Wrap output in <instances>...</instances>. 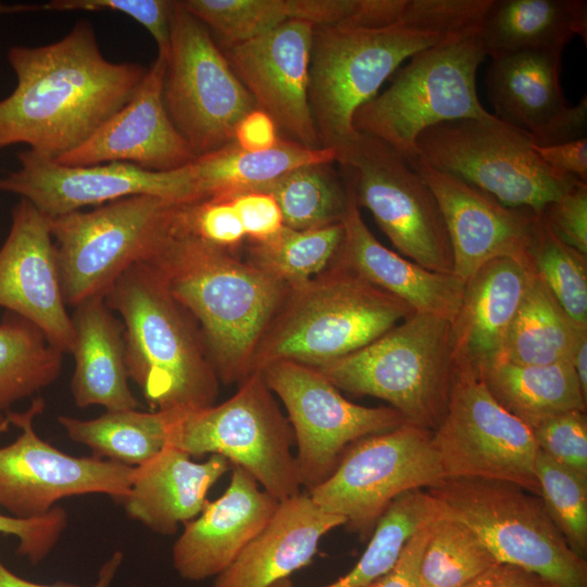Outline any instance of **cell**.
Segmentation results:
<instances>
[{
    "mask_svg": "<svg viewBox=\"0 0 587 587\" xmlns=\"http://www.w3.org/2000/svg\"><path fill=\"white\" fill-rule=\"evenodd\" d=\"M8 61L16 86L0 100V149L25 143L54 160L120 111L148 71L108 60L86 20L55 42L10 47Z\"/></svg>",
    "mask_w": 587,
    "mask_h": 587,
    "instance_id": "obj_1",
    "label": "cell"
},
{
    "mask_svg": "<svg viewBox=\"0 0 587 587\" xmlns=\"http://www.w3.org/2000/svg\"><path fill=\"white\" fill-rule=\"evenodd\" d=\"M197 322L218 380L241 383L289 287L230 250L176 232L146 261Z\"/></svg>",
    "mask_w": 587,
    "mask_h": 587,
    "instance_id": "obj_2",
    "label": "cell"
},
{
    "mask_svg": "<svg viewBox=\"0 0 587 587\" xmlns=\"http://www.w3.org/2000/svg\"><path fill=\"white\" fill-rule=\"evenodd\" d=\"M104 301L122 319L127 374L151 411H188L215 403L220 380L200 328L149 263L125 271Z\"/></svg>",
    "mask_w": 587,
    "mask_h": 587,
    "instance_id": "obj_3",
    "label": "cell"
},
{
    "mask_svg": "<svg viewBox=\"0 0 587 587\" xmlns=\"http://www.w3.org/2000/svg\"><path fill=\"white\" fill-rule=\"evenodd\" d=\"M415 312L335 262L290 288L259 342L251 373L276 361L316 367L372 342Z\"/></svg>",
    "mask_w": 587,
    "mask_h": 587,
    "instance_id": "obj_4",
    "label": "cell"
},
{
    "mask_svg": "<svg viewBox=\"0 0 587 587\" xmlns=\"http://www.w3.org/2000/svg\"><path fill=\"white\" fill-rule=\"evenodd\" d=\"M451 321L414 313L363 348L313 367L336 388L390 404L409 424H441L457 372Z\"/></svg>",
    "mask_w": 587,
    "mask_h": 587,
    "instance_id": "obj_5",
    "label": "cell"
},
{
    "mask_svg": "<svg viewBox=\"0 0 587 587\" xmlns=\"http://www.w3.org/2000/svg\"><path fill=\"white\" fill-rule=\"evenodd\" d=\"M477 34L450 36L413 54L391 75L389 87L355 112V132L385 142L412 163L425 129L490 117L476 89L477 70L486 58Z\"/></svg>",
    "mask_w": 587,
    "mask_h": 587,
    "instance_id": "obj_6",
    "label": "cell"
},
{
    "mask_svg": "<svg viewBox=\"0 0 587 587\" xmlns=\"http://www.w3.org/2000/svg\"><path fill=\"white\" fill-rule=\"evenodd\" d=\"M426 491L441 516L469 527L499 563L521 566L558 587H587L586 559L569 547L539 496L479 477H444Z\"/></svg>",
    "mask_w": 587,
    "mask_h": 587,
    "instance_id": "obj_7",
    "label": "cell"
},
{
    "mask_svg": "<svg viewBox=\"0 0 587 587\" xmlns=\"http://www.w3.org/2000/svg\"><path fill=\"white\" fill-rule=\"evenodd\" d=\"M446 38L400 23L314 28L308 95L320 148L337 152L348 147L359 135L355 112L404 60Z\"/></svg>",
    "mask_w": 587,
    "mask_h": 587,
    "instance_id": "obj_8",
    "label": "cell"
},
{
    "mask_svg": "<svg viewBox=\"0 0 587 587\" xmlns=\"http://www.w3.org/2000/svg\"><path fill=\"white\" fill-rule=\"evenodd\" d=\"M294 441L291 425L261 372L220 404L168 412L167 446L190 457L223 455L278 501L301 494Z\"/></svg>",
    "mask_w": 587,
    "mask_h": 587,
    "instance_id": "obj_9",
    "label": "cell"
},
{
    "mask_svg": "<svg viewBox=\"0 0 587 587\" xmlns=\"http://www.w3.org/2000/svg\"><path fill=\"white\" fill-rule=\"evenodd\" d=\"M177 202L139 195L50 218L66 305L103 296L173 232Z\"/></svg>",
    "mask_w": 587,
    "mask_h": 587,
    "instance_id": "obj_10",
    "label": "cell"
},
{
    "mask_svg": "<svg viewBox=\"0 0 587 587\" xmlns=\"http://www.w3.org/2000/svg\"><path fill=\"white\" fill-rule=\"evenodd\" d=\"M417 158L510 208L540 213L577 180L551 170L522 130L492 114L445 122L416 139Z\"/></svg>",
    "mask_w": 587,
    "mask_h": 587,
    "instance_id": "obj_11",
    "label": "cell"
},
{
    "mask_svg": "<svg viewBox=\"0 0 587 587\" xmlns=\"http://www.w3.org/2000/svg\"><path fill=\"white\" fill-rule=\"evenodd\" d=\"M166 112L196 157L234 141L255 109L209 28L174 1L162 90Z\"/></svg>",
    "mask_w": 587,
    "mask_h": 587,
    "instance_id": "obj_12",
    "label": "cell"
},
{
    "mask_svg": "<svg viewBox=\"0 0 587 587\" xmlns=\"http://www.w3.org/2000/svg\"><path fill=\"white\" fill-rule=\"evenodd\" d=\"M358 207L367 209L407 259L442 274L453 255L437 200L422 176L392 148L366 135L336 152Z\"/></svg>",
    "mask_w": 587,
    "mask_h": 587,
    "instance_id": "obj_13",
    "label": "cell"
},
{
    "mask_svg": "<svg viewBox=\"0 0 587 587\" xmlns=\"http://www.w3.org/2000/svg\"><path fill=\"white\" fill-rule=\"evenodd\" d=\"M432 432L403 423L350 445L333 473L308 491L322 509L345 519L361 537L371 535L400 495L444 478Z\"/></svg>",
    "mask_w": 587,
    "mask_h": 587,
    "instance_id": "obj_14",
    "label": "cell"
},
{
    "mask_svg": "<svg viewBox=\"0 0 587 587\" xmlns=\"http://www.w3.org/2000/svg\"><path fill=\"white\" fill-rule=\"evenodd\" d=\"M432 445L444 477L503 480L539 495V450L532 429L502 408L464 364L458 363L448 409Z\"/></svg>",
    "mask_w": 587,
    "mask_h": 587,
    "instance_id": "obj_15",
    "label": "cell"
},
{
    "mask_svg": "<svg viewBox=\"0 0 587 587\" xmlns=\"http://www.w3.org/2000/svg\"><path fill=\"white\" fill-rule=\"evenodd\" d=\"M260 372L287 410L297 445L300 485L308 491L333 473L350 445L407 423L390 407L371 408L347 400L311 366L276 361Z\"/></svg>",
    "mask_w": 587,
    "mask_h": 587,
    "instance_id": "obj_16",
    "label": "cell"
},
{
    "mask_svg": "<svg viewBox=\"0 0 587 587\" xmlns=\"http://www.w3.org/2000/svg\"><path fill=\"white\" fill-rule=\"evenodd\" d=\"M45 409L41 397L24 412L7 417L18 428L14 441L0 447V508L32 519L49 513L59 500L91 494L123 500L134 467L97 457H73L43 440L34 420Z\"/></svg>",
    "mask_w": 587,
    "mask_h": 587,
    "instance_id": "obj_17",
    "label": "cell"
},
{
    "mask_svg": "<svg viewBox=\"0 0 587 587\" xmlns=\"http://www.w3.org/2000/svg\"><path fill=\"white\" fill-rule=\"evenodd\" d=\"M17 159L18 167L0 176V191L29 201L49 218L139 195L177 203L201 200L190 164L170 172L116 162L64 165L30 149Z\"/></svg>",
    "mask_w": 587,
    "mask_h": 587,
    "instance_id": "obj_18",
    "label": "cell"
},
{
    "mask_svg": "<svg viewBox=\"0 0 587 587\" xmlns=\"http://www.w3.org/2000/svg\"><path fill=\"white\" fill-rule=\"evenodd\" d=\"M314 27L289 21L250 40L223 47L235 74L285 138L320 148L309 104Z\"/></svg>",
    "mask_w": 587,
    "mask_h": 587,
    "instance_id": "obj_19",
    "label": "cell"
},
{
    "mask_svg": "<svg viewBox=\"0 0 587 587\" xmlns=\"http://www.w3.org/2000/svg\"><path fill=\"white\" fill-rule=\"evenodd\" d=\"M0 307L38 327L62 353L72 354L75 333L66 311L50 218L20 199L0 248Z\"/></svg>",
    "mask_w": 587,
    "mask_h": 587,
    "instance_id": "obj_20",
    "label": "cell"
},
{
    "mask_svg": "<svg viewBox=\"0 0 587 587\" xmlns=\"http://www.w3.org/2000/svg\"><path fill=\"white\" fill-rule=\"evenodd\" d=\"M425 180L441 211L453 255V275L464 285L483 265L510 257L529 263L538 215L510 208L473 185L417 158L409 163Z\"/></svg>",
    "mask_w": 587,
    "mask_h": 587,
    "instance_id": "obj_21",
    "label": "cell"
},
{
    "mask_svg": "<svg viewBox=\"0 0 587 587\" xmlns=\"http://www.w3.org/2000/svg\"><path fill=\"white\" fill-rule=\"evenodd\" d=\"M562 52L523 51L496 59L486 73L495 116L522 130L536 146L586 137L587 98L571 107L561 85Z\"/></svg>",
    "mask_w": 587,
    "mask_h": 587,
    "instance_id": "obj_22",
    "label": "cell"
},
{
    "mask_svg": "<svg viewBox=\"0 0 587 587\" xmlns=\"http://www.w3.org/2000/svg\"><path fill=\"white\" fill-rule=\"evenodd\" d=\"M166 59L158 55L133 98L85 142L55 161L64 165L128 163L170 172L196 160L172 123L162 97Z\"/></svg>",
    "mask_w": 587,
    "mask_h": 587,
    "instance_id": "obj_23",
    "label": "cell"
},
{
    "mask_svg": "<svg viewBox=\"0 0 587 587\" xmlns=\"http://www.w3.org/2000/svg\"><path fill=\"white\" fill-rule=\"evenodd\" d=\"M278 503L247 471L233 465L226 490L184 524L173 546L178 575L191 582L217 576L264 528Z\"/></svg>",
    "mask_w": 587,
    "mask_h": 587,
    "instance_id": "obj_24",
    "label": "cell"
},
{
    "mask_svg": "<svg viewBox=\"0 0 587 587\" xmlns=\"http://www.w3.org/2000/svg\"><path fill=\"white\" fill-rule=\"evenodd\" d=\"M348 205L341 220L344 235L332 262L407 303L415 313L452 322L464 285L453 274L429 271L382 245L364 223L348 179Z\"/></svg>",
    "mask_w": 587,
    "mask_h": 587,
    "instance_id": "obj_25",
    "label": "cell"
},
{
    "mask_svg": "<svg viewBox=\"0 0 587 587\" xmlns=\"http://www.w3.org/2000/svg\"><path fill=\"white\" fill-rule=\"evenodd\" d=\"M534 277L528 262L503 257L483 265L464 284L451 322L458 363L480 376L501 361L508 332Z\"/></svg>",
    "mask_w": 587,
    "mask_h": 587,
    "instance_id": "obj_26",
    "label": "cell"
},
{
    "mask_svg": "<svg viewBox=\"0 0 587 587\" xmlns=\"http://www.w3.org/2000/svg\"><path fill=\"white\" fill-rule=\"evenodd\" d=\"M345 519L317 505L309 495L279 501L264 528L217 576L212 587H271L308 565L321 539Z\"/></svg>",
    "mask_w": 587,
    "mask_h": 587,
    "instance_id": "obj_27",
    "label": "cell"
},
{
    "mask_svg": "<svg viewBox=\"0 0 587 587\" xmlns=\"http://www.w3.org/2000/svg\"><path fill=\"white\" fill-rule=\"evenodd\" d=\"M230 465L220 454L196 462L166 445L150 461L134 467L129 491L122 500L126 514L154 533L174 534L180 523L201 513L209 490Z\"/></svg>",
    "mask_w": 587,
    "mask_h": 587,
    "instance_id": "obj_28",
    "label": "cell"
},
{
    "mask_svg": "<svg viewBox=\"0 0 587 587\" xmlns=\"http://www.w3.org/2000/svg\"><path fill=\"white\" fill-rule=\"evenodd\" d=\"M74 308L71 391L75 404L80 409L101 405L107 411L138 409L128 384L122 321L103 296L86 299Z\"/></svg>",
    "mask_w": 587,
    "mask_h": 587,
    "instance_id": "obj_29",
    "label": "cell"
},
{
    "mask_svg": "<svg viewBox=\"0 0 587 587\" xmlns=\"http://www.w3.org/2000/svg\"><path fill=\"white\" fill-rule=\"evenodd\" d=\"M486 57L523 51L563 52L579 36L586 43L585 0H492L478 29Z\"/></svg>",
    "mask_w": 587,
    "mask_h": 587,
    "instance_id": "obj_30",
    "label": "cell"
},
{
    "mask_svg": "<svg viewBox=\"0 0 587 587\" xmlns=\"http://www.w3.org/2000/svg\"><path fill=\"white\" fill-rule=\"evenodd\" d=\"M336 162L334 149L310 148L279 137L264 151H247L235 141L190 163L201 199L258 190L286 172L312 163Z\"/></svg>",
    "mask_w": 587,
    "mask_h": 587,
    "instance_id": "obj_31",
    "label": "cell"
},
{
    "mask_svg": "<svg viewBox=\"0 0 587 587\" xmlns=\"http://www.w3.org/2000/svg\"><path fill=\"white\" fill-rule=\"evenodd\" d=\"M479 377L496 401L530 429L564 412H586L587 398L570 361L546 365L501 361Z\"/></svg>",
    "mask_w": 587,
    "mask_h": 587,
    "instance_id": "obj_32",
    "label": "cell"
},
{
    "mask_svg": "<svg viewBox=\"0 0 587 587\" xmlns=\"http://www.w3.org/2000/svg\"><path fill=\"white\" fill-rule=\"evenodd\" d=\"M58 422L71 440L91 449L93 457L133 467L150 461L167 441L168 412L115 410L91 420L60 415Z\"/></svg>",
    "mask_w": 587,
    "mask_h": 587,
    "instance_id": "obj_33",
    "label": "cell"
},
{
    "mask_svg": "<svg viewBox=\"0 0 587 587\" xmlns=\"http://www.w3.org/2000/svg\"><path fill=\"white\" fill-rule=\"evenodd\" d=\"M585 329L571 321L535 275L508 332L501 361L525 365L570 361Z\"/></svg>",
    "mask_w": 587,
    "mask_h": 587,
    "instance_id": "obj_34",
    "label": "cell"
},
{
    "mask_svg": "<svg viewBox=\"0 0 587 587\" xmlns=\"http://www.w3.org/2000/svg\"><path fill=\"white\" fill-rule=\"evenodd\" d=\"M438 516L439 508L426 490L400 495L377 521L365 551L352 570L323 587H369L395 565L411 537ZM274 587L295 586L285 578Z\"/></svg>",
    "mask_w": 587,
    "mask_h": 587,
    "instance_id": "obj_35",
    "label": "cell"
},
{
    "mask_svg": "<svg viewBox=\"0 0 587 587\" xmlns=\"http://www.w3.org/2000/svg\"><path fill=\"white\" fill-rule=\"evenodd\" d=\"M63 354L27 320L11 313L0 323V413L53 384Z\"/></svg>",
    "mask_w": 587,
    "mask_h": 587,
    "instance_id": "obj_36",
    "label": "cell"
},
{
    "mask_svg": "<svg viewBox=\"0 0 587 587\" xmlns=\"http://www.w3.org/2000/svg\"><path fill=\"white\" fill-rule=\"evenodd\" d=\"M333 163L298 166L258 191L273 196L284 225L289 228L310 230L338 224L345 215L349 195L345 179H340Z\"/></svg>",
    "mask_w": 587,
    "mask_h": 587,
    "instance_id": "obj_37",
    "label": "cell"
},
{
    "mask_svg": "<svg viewBox=\"0 0 587 587\" xmlns=\"http://www.w3.org/2000/svg\"><path fill=\"white\" fill-rule=\"evenodd\" d=\"M344 235L341 222L317 229L283 226L272 237L250 243L247 261L296 288L325 271Z\"/></svg>",
    "mask_w": 587,
    "mask_h": 587,
    "instance_id": "obj_38",
    "label": "cell"
},
{
    "mask_svg": "<svg viewBox=\"0 0 587 587\" xmlns=\"http://www.w3.org/2000/svg\"><path fill=\"white\" fill-rule=\"evenodd\" d=\"M496 563L469 527L440 515L428 525L420 584L421 587H463Z\"/></svg>",
    "mask_w": 587,
    "mask_h": 587,
    "instance_id": "obj_39",
    "label": "cell"
},
{
    "mask_svg": "<svg viewBox=\"0 0 587 587\" xmlns=\"http://www.w3.org/2000/svg\"><path fill=\"white\" fill-rule=\"evenodd\" d=\"M180 4L220 38L222 47L261 36L289 21L305 22V0H183Z\"/></svg>",
    "mask_w": 587,
    "mask_h": 587,
    "instance_id": "obj_40",
    "label": "cell"
},
{
    "mask_svg": "<svg viewBox=\"0 0 587 587\" xmlns=\"http://www.w3.org/2000/svg\"><path fill=\"white\" fill-rule=\"evenodd\" d=\"M535 275L580 328H587V255L561 241L540 213L528 253Z\"/></svg>",
    "mask_w": 587,
    "mask_h": 587,
    "instance_id": "obj_41",
    "label": "cell"
},
{
    "mask_svg": "<svg viewBox=\"0 0 587 587\" xmlns=\"http://www.w3.org/2000/svg\"><path fill=\"white\" fill-rule=\"evenodd\" d=\"M536 477L539 497L572 551L586 559L587 477L538 452Z\"/></svg>",
    "mask_w": 587,
    "mask_h": 587,
    "instance_id": "obj_42",
    "label": "cell"
},
{
    "mask_svg": "<svg viewBox=\"0 0 587 587\" xmlns=\"http://www.w3.org/2000/svg\"><path fill=\"white\" fill-rule=\"evenodd\" d=\"M492 0H405L400 24L444 37L477 34Z\"/></svg>",
    "mask_w": 587,
    "mask_h": 587,
    "instance_id": "obj_43",
    "label": "cell"
},
{
    "mask_svg": "<svg viewBox=\"0 0 587 587\" xmlns=\"http://www.w3.org/2000/svg\"><path fill=\"white\" fill-rule=\"evenodd\" d=\"M538 450L559 464L587 477L586 412L573 410L532 428Z\"/></svg>",
    "mask_w": 587,
    "mask_h": 587,
    "instance_id": "obj_44",
    "label": "cell"
},
{
    "mask_svg": "<svg viewBox=\"0 0 587 587\" xmlns=\"http://www.w3.org/2000/svg\"><path fill=\"white\" fill-rule=\"evenodd\" d=\"M174 1L168 0H51L42 11H113L142 25L158 46V55L167 58Z\"/></svg>",
    "mask_w": 587,
    "mask_h": 587,
    "instance_id": "obj_45",
    "label": "cell"
},
{
    "mask_svg": "<svg viewBox=\"0 0 587 587\" xmlns=\"http://www.w3.org/2000/svg\"><path fill=\"white\" fill-rule=\"evenodd\" d=\"M67 526V513L54 507L39 517L23 519L0 513V533L17 539V553L36 565L57 546Z\"/></svg>",
    "mask_w": 587,
    "mask_h": 587,
    "instance_id": "obj_46",
    "label": "cell"
},
{
    "mask_svg": "<svg viewBox=\"0 0 587 587\" xmlns=\"http://www.w3.org/2000/svg\"><path fill=\"white\" fill-rule=\"evenodd\" d=\"M551 232L564 243L587 255V183L572 187L540 212Z\"/></svg>",
    "mask_w": 587,
    "mask_h": 587,
    "instance_id": "obj_47",
    "label": "cell"
},
{
    "mask_svg": "<svg viewBox=\"0 0 587 587\" xmlns=\"http://www.w3.org/2000/svg\"><path fill=\"white\" fill-rule=\"evenodd\" d=\"M226 198L233 203L246 237L252 242L272 237L284 226L280 209L273 196L267 192L251 190Z\"/></svg>",
    "mask_w": 587,
    "mask_h": 587,
    "instance_id": "obj_48",
    "label": "cell"
},
{
    "mask_svg": "<svg viewBox=\"0 0 587 587\" xmlns=\"http://www.w3.org/2000/svg\"><path fill=\"white\" fill-rule=\"evenodd\" d=\"M429 524L411 537L395 565L369 587H421L420 564L428 537Z\"/></svg>",
    "mask_w": 587,
    "mask_h": 587,
    "instance_id": "obj_49",
    "label": "cell"
},
{
    "mask_svg": "<svg viewBox=\"0 0 587 587\" xmlns=\"http://www.w3.org/2000/svg\"><path fill=\"white\" fill-rule=\"evenodd\" d=\"M534 148L554 172L587 183V137L559 145H534Z\"/></svg>",
    "mask_w": 587,
    "mask_h": 587,
    "instance_id": "obj_50",
    "label": "cell"
},
{
    "mask_svg": "<svg viewBox=\"0 0 587 587\" xmlns=\"http://www.w3.org/2000/svg\"><path fill=\"white\" fill-rule=\"evenodd\" d=\"M278 129L273 120L264 112L254 109L238 124L234 141L247 151H264L278 141Z\"/></svg>",
    "mask_w": 587,
    "mask_h": 587,
    "instance_id": "obj_51",
    "label": "cell"
},
{
    "mask_svg": "<svg viewBox=\"0 0 587 587\" xmlns=\"http://www.w3.org/2000/svg\"><path fill=\"white\" fill-rule=\"evenodd\" d=\"M463 587H558L542 576L510 563H496Z\"/></svg>",
    "mask_w": 587,
    "mask_h": 587,
    "instance_id": "obj_52",
    "label": "cell"
},
{
    "mask_svg": "<svg viewBox=\"0 0 587 587\" xmlns=\"http://www.w3.org/2000/svg\"><path fill=\"white\" fill-rule=\"evenodd\" d=\"M123 561V553L115 551L101 566L97 580L87 587H110ZM0 587H82L66 582L41 584L23 578L9 570L0 559Z\"/></svg>",
    "mask_w": 587,
    "mask_h": 587,
    "instance_id": "obj_53",
    "label": "cell"
},
{
    "mask_svg": "<svg viewBox=\"0 0 587 587\" xmlns=\"http://www.w3.org/2000/svg\"><path fill=\"white\" fill-rule=\"evenodd\" d=\"M570 362L576 373L580 389L587 398V329L578 335Z\"/></svg>",
    "mask_w": 587,
    "mask_h": 587,
    "instance_id": "obj_54",
    "label": "cell"
},
{
    "mask_svg": "<svg viewBox=\"0 0 587 587\" xmlns=\"http://www.w3.org/2000/svg\"><path fill=\"white\" fill-rule=\"evenodd\" d=\"M42 11L41 4H7L0 2V15Z\"/></svg>",
    "mask_w": 587,
    "mask_h": 587,
    "instance_id": "obj_55",
    "label": "cell"
},
{
    "mask_svg": "<svg viewBox=\"0 0 587 587\" xmlns=\"http://www.w3.org/2000/svg\"><path fill=\"white\" fill-rule=\"evenodd\" d=\"M9 424L8 417L0 413V432L3 430Z\"/></svg>",
    "mask_w": 587,
    "mask_h": 587,
    "instance_id": "obj_56",
    "label": "cell"
}]
</instances>
